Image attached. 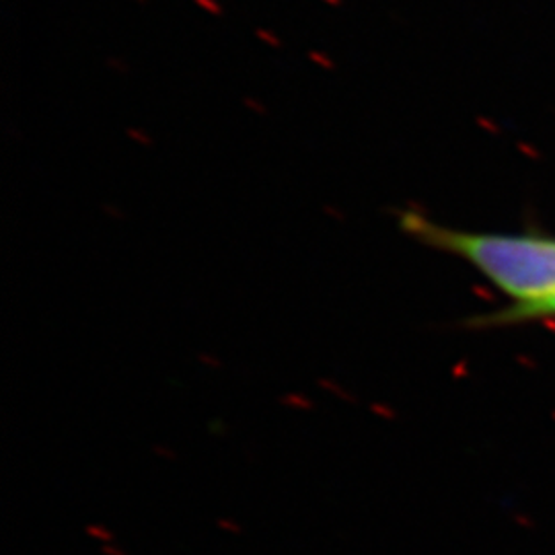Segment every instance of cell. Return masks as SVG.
I'll list each match as a JSON object with an SVG mask.
<instances>
[{
  "label": "cell",
  "mask_w": 555,
  "mask_h": 555,
  "mask_svg": "<svg viewBox=\"0 0 555 555\" xmlns=\"http://www.w3.org/2000/svg\"><path fill=\"white\" fill-rule=\"evenodd\" d=\"M397 227L420 245L467 261L513 305L555 295V237L444 227L416 208L397 210Z\"/></svg>",
  "instance_id": "6da1fadb"
},
{
  "label": "cell",
  "mask_w": 555,
  "mask_h": 555,
  "mask_svg": "<svg viewBox=\"0 0 555 555\" xmlns=\"http://www.w3.org/2000/svg\"><path fill=\"white\" fill-rule=\"evenodd\" d=\"M525 323H555V295L529 305H511L463 321V325L469 330H498Z\"/></svg>",
  "instance_id": "7a4b0ae2"
}]
</instances>
